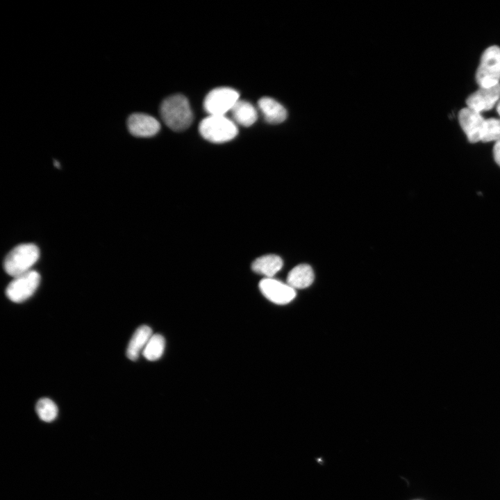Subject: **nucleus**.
I'll list each match as a JSON object with an SVG mask.
<instances>
[{
    "mask_svg": "<svg viewBox=\"0 0 500 500\" xmlns=\"http://www.w3.org/2000/svg\"><path fill=\"white\" fill-rule=\"evenodd\" d=\"M497 111L500 116V100L498 101L497 105Z\"/></svg>",
    "mask_w": 500,
    "mask_h": 500,
    "instance_id": "nucleus-20",
    "label": "nucleus"
},
{
    "mask_svg": "<svg viewBox=\"0 0 500 500\" xmlns=\"http://www.w3.org/2000/svg\"><path fill=\"white\" fill-rule=\"evenodd\" d=\"M40 283V275L31 270L13 277L6 290L7 297L12 302L22 303L29 299L36 291Z\"/></svg>",
    "mask_w": 500,
    "mask_h": 500,
    "instance_id": "nucleus-5",
    "label": "nucleus"
},
{
    "mask_svg": "<svg viewBox=\"0 0 500 500\" xmlns=\"http://www.w3.org/2000/svg\"><path fill=\"white\" fill-rule=\"evenodd\" d=\"M40 257L39 248L34 244H21L13 248L3 261L6 272L12 277L32 270Z\"/></svg>",
    "mask_w": 500,
    "mask_h": 500,
    "instance_id": "nucleus-2",
    "label": "nucleus"
},
{
    "mask_svg": "<svg viewBox=\"0 0 500 500\" xmlns=\"http://www.w3.org/2000/svg\"><path fill=\"white\" fill-rule=\"evenodd\" d=\"M493 154L495 162L500 166V140L495 142L493 147Z\"/></svg>",
    "mask_w": 500,
    "mask_h": 500,
    "instance_id": "nucleus-19",
    "label": "nucleus"
},
{
    "mask_svg": "<svg viewBox=\"0 0 500 500\" xmlns=\"http://www.w3.org/2000/svg\"><path fill=\"white\" fill-rule=\"evenodd\" d=\"M54 165H55L56 167H58V168L60 167V164H59L58 162L56 161V160L54 161Z\"/></svg>",
    "mask_w": 500,
    "mask_h": 500,
    "instance_id": "nucleus-21",
    "label": "nucleus"
},
{
    "mask_svg": "<svg viewBox=\"0 0 500 500\" xmlns=\"http://www.w3.org/2000/svg\"><path fill=\"white\" fill-rule=\"evenodd\" d=\"M314 273L312 267L306 264L294 267L287 277V283L292 288L303 289L309 287L313 282Z\"/></svg>",
    "mask_w": 500,
    "mask_h": 500,
    "instance_id": "nucleus-14",
    "label": "nucleus"
},
{
    "mask_svg": "<svg viewBox=\"0 0 500 500\" xmlns=\"http://www.w3.org/2000/svg\"><path fill=\"white\" fill-rule=\"evenodd\" d=\"M130 133L135 137L148 138L155 135L160 131L159 122L151 115L133 113L127 120Z\"/></svg>",
    "mask_w": 500,
    "mask_h": 500,
    "instance_id": "nucleus-10",
    "label": "nucleus"
},
{
    "mask_svg": "<svg viewBox=\"0 0 500 500\" xmlns=\"http://www.w3.org/2000/svg\"><path fill=\"white\" fill-rule=\"evenodd\" d=\"M35 410L39 418L45 422L53 421L58 415L56 404L49 398H42L35 405Z\"/></svg>",
    "mask_w": 500,
    "mask_h": 500,
    "instance_id": "nucleus-17",
    "label": "nucleus"
},
{
    "mask_svg": "<svg viewBox=\"0 0 500 500\" xmlns=\"http://www.w3.org/2000/svg\"><path fill=\"white\" fill-rule=\"evenodd\" d=\"M476 81L479 87L489 88L500 81V47L492 45L482 53L476 72Z\"/></svg>",
    "mask_w": 500,
    "mask_h": 500,
    "instance_id": "nucleus-4",
    "label": "nucleus"
},
{
    "mask_svg": "<svg viewBox=\"0 0 500 500\" xmlns=\"http://www.w3.org/2000/svg\"><path fill=\"white\" fill-rule=\"evenodd\" d=\"M283 267V260L278 256L269 254L260 256L251 264L252 270L265 278H272Z\"/></svg>",
    "mask_w": 500,
    "mask_h": 500,
    "instance_id": "nucleus-13",
    "label": "nucleus"
},
{
    "mask_svg": "<svg viewBox=\"0 0 500 500\" xmlns=\"http://www.w3.org/2000/svg\"><path fill=\"white\" fill-rule=\"evenodd\" d=\"M500 140V119L489 118L485 120L481 141L488 142Z\"/></svg>",
    "mask_w": 500,
    "mask_h": 500,
    "instance_id": "nucleus-18",
    "label": "nucleus"
},
{
    "mask_svg": "<svg viewBox=\"0 0 500 500\" xmlns=\"http://www.w3.org/2000/svg\"><path fill=\"white\" fill-rule=\"evenodd\" d=\"M500 100V83L489 88L479 87L466 99L467 107L481 112L492 109Z\"/></svg>",
    "mask_w": 500,
    "mask_h": 500,
    "instance_id": "nucleus-9",
    "label": "nucleus"
},
{
    "mask_svg": "<svg viewBox=\"0 0 500 500\" xmlns=\"http://www.w3.org/2000/svg\"><path fill=\"white\" fill-rule=\"evenodd\" d=\"M235 122L243 126H250L257 119L256 110L252 104L244 100H238L231 110Z\"/></svg>",
    "mask_w": 500,
    "mask_h": 500,
    "instance_id": "nucleus-15",
    "label": "nucleus"
},
{
    "mask_svg": "<svg viewBox=\"0 0 500 500\" xmlns=\"http://www.w3.org/2000/svg\"><path fill=\"white\" fill-rule=\"evenodd\" d=\"M485 120L479 112L469 107L461 109L458 112L460 125L471 143L481 141Z\"/></svg>",
    "mask_w": 500,
    "mask_h": 500,
    "instance_id": "nucleus-8",
    "label": "nucleus"
},
{
    "mask_svg": "<svg viewBox=\"0 0 500 500\" xmlns=\"http://www.w3.org/2000/svg\"><path fill=\"white\" fill-rule=\"evenodd\" d=\"M262 294L270 301L284 305L292 301L296 297L294 288L273 278H265L259 283Z\"/></svg>",
    "mask_w": 500,
    "mask_h": 500,
    "instance_id": "nucleus-7",
    "label": "nucleus"
},
{
    "mask_svg": "<svg viewBox=\"0 0 500 500\" xmlns=\"http://www.w3.org/2000/svg\"><path fill=\"white\" fill-rule=\"evenodd\" d=\"M199 133L206 140L223 143L233 139L238 133L235 123L224 115H210L199 124Z\"/></svg>",
    "mask_w": 500,
    "mask_h": 500,
    "instance_id": "nucleus-3",
    "label": "nucleus"
},
{
    "mask_svg": "<svg viewBox=\"0 0 500 500\" xmlns=\"http://www.w3.org/2000/svg\"><path fill=\"white\" fill-rule=\"evenodd\" d=\"M258 107L265 121L269 124H279L287 118V110L272 98L265 97L258 100Z\"/></svg>",
    "mask_w": 500,
    "mask_h": 500,
    "instance_id": "nucleus-11",
    "label": "nucleus"
},
{
    "mask_svg": "<svg viewBox=\"0 0 500 500\" xmlns=\"http://www.w3.org/2000/svg\"><path fill=\"white\" fill-rule=\"evenodd\" d=\"M160 112L165 124L174 131L188 128L193 120V114L188 99L181 94L167 97L160 105Z\"/></svg>",
    "mask_w": 500,
    "mask_h": 500,
    "instance_id": "nucleus-1",
    "label": "nucleus"
},
{
    "mask_svg": "<svg viewBox=\"0 0 500 500\" xmlns=\"http://www.w3.org/2000/svg\"><path fill=\"white\" fill-rule=\"evenodd\" d=\"M152 335V330L149 326L142 325L138 327L128 342L126 349L127 358L131 360H136Z\"/></svg>",
    "mask_w": 500,
    "mask_h": 500,
    "instance_id": "nucleus-12",
    "label": "nucleus"
},
{
    "mask_svg": "<svg viewBox=\"0 0 500 500\" xmlns=\"http://www.w3.org/2000/svg\"><path fill=\"white\" fill-rule=\"evenodd\" d=\"M165 346V338L160 334H154L150 338L142 353L147 360L155 361L162 356Z\"/></svg>",
    "mask_w": 500,
    "mask_h": 500,
    "instance_id": "nucleus-16",
    "label": "nucleus"
},
{
    "mask_svg": "<svg viewBox=\"0 0 500 500\" xmlns=\"http://www.w3.org/2000/svg\"><path fill=\"white\" fill-rule=\"evenodd\" d=\"M239 100V93L233 88L222 87L211 90L205 97L203 106L210 115H224Z\"/></svg>",
    "mask_w": 500,
    "mask_h": 500,
    "instance_id": "nucleus-6",
    "label": "nucleus"
}]
</instances>
